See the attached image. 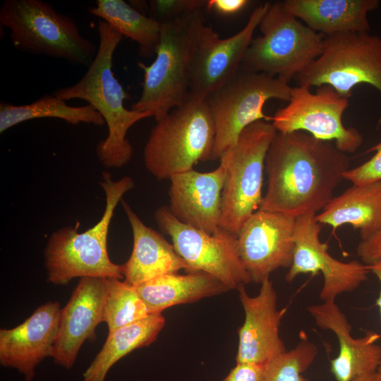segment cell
<instances>
[{
    "instance_id": "cell-11",
    "label": "cell",
    "mask_w": 381,
    "mask_h": 381,
    "mask_svg": "<svg viewBox=\"0 0 381 381\" xmlns=\"http://www.w3.org/2000/svg\"><path fill=\"white\" fill-rule=\"evenodd\" d=\"M155 219L186 262V272H203L222 282L229 290L251 282L241 260L237 236L219 228L208 234L176 218L168 206L159 207Z\"/></svg>"
},
{
    "instance_id": "cell-17",
    "label": "cell",
    "mask_w": 381,
    "mask_h": 381,
    "mask_svg": "<svg viewBox=\"0 0 381 381\" xmlns=\"http://www.w3.org/2000/svg\"><path fill=\"white\" fill-rule=\"evenodd\" d=\"M259 293L250 296L245 286L237 290L245 313L238 331L236 363L268 365L286 349L279 335L284 310L277 307V296L270 278L260 284Z\"/></svg>"
},
{
    "instance_id": "cell-35",
    "label": "cell",
    "mask_w": 381,
    "mask_h": 381,
    "mask_svg": "<svg viewBox=\"0 0 381 381\" xmlns=\"http://www.w3.org/2000/svg\"><path fill=\"white\" fill-rule=\"evenodd\" d=\"M369 267H370V272L375 274V275L377 277L380 283V291L379 293L378 298L377 299L376 304L379 308L380 318H381V260L373 263L372 265H370ZM377 371L381 373V363L380 364Z\"/></svg>"
},
{
    "instance_id": "cell-30",
    "label": "cell",
    "mask_w": 381,
    "mask_h": 381,
    "mask_svg": "<svg viewBox=\"0 0 381 381\" xmlns=\"http://www.w3.org/2000/svg\"><path fill=\"white\" fill-rule=\"evenodd\" d=\"M202 0H152L150 1V18L159 23L180 16L186 13L206 6Z\"/></svg>"
},
{
    "instance_id": "cell-26",
    "label": "cell",
    "mask_w": 381,
    "mask_h": 381,
    "mask_svg": "<svg viewBox=\"0 0 381 381\" xmlns=\"http://www.w3.org/2000/svg\"><path fill=\"white\" fill-rule=\"evenodd\" d=\"M56 118L75 126L79 123L103 126L102 115L90 104L72 107L54 95L46 94L35 102L16 105L6 102L0 103V133L34 119Z\"/></svg>"
},
{
    "instance_id": "cell-33",
    "label": "cell",
    "mask_w": 381,
    "mask_h": 381,
    "mask_svg": "<svg viewBox=\"0 0 381 381\" xmlns=\"http://www.w3.org/2000/svg\"><path fill=\"white\" fill-rule=\"evenodd\" d=\"M357 254L368 265L381 260V229L368 239L360 241Z\"/></svg>"
},
{
    "instance_id": "cell-6",
    "label": "cell",
    "mask_w": 381,
    "mask_h": 381,
    "mask_svg": "<svg viewBox=\"0 0 381 381\" xmlns=\"http://www.w3.org/2000/svg\"><path fill=\"white\" fill-rule=\"evenodd\" d=\"M0 25L9 29L13 47L29 54L88 68L97 52L72 18L41 0H5Z\"/></svg>"
},
{
    "instance_id": "cell-14",
    "label": "cell",
    "mask_w": 381,
    "mask_h": 381,
    "mask_svg": "<svg viewBox=\"0 0 381 381\" xmlns=\"http://www.w3.org/2000/svg\"><path fill=\"white\" fill-rule=\"evenodd\" d=\"M270 4L255 8L245 26L227 38L221 39L205 24L201 27L190 66V93L205 99L236 73Z\"/></svg>"
},
{
    "instance_id": "cell-29",
    "label": "cell",
    "mask_w": 381,
    "mask_h": 381,
    "mask_svg": "<svg viewBox=\"0 0 381 381\" xmlns=\"http://www.w3.org/2000/svg\"><path fill=\"white\" fill-rule=\"evenodd\" d=\"M317 354V346L303 336L295 348L286 350L267 365L264 381H309L303 373Z\"/></svg>"
},
{
    "instance_id": "cell-16",
    "label": "cell",
    "mask_w": 381,
    "mask_h": 381,
    "mask_svg": "<svg viewBox=\"0 0 381 381\" xmlns=\"http://www.w3.org/2000/svg\"><path fill=\"white\" fill-rule=\"evenodd\" d=\"M229 162V152L212 171L190 169L173 175L169 190L171 214L181 222L208 234L220 228L222 195Z\"/></svg>"
},
{
    "instance_id": "cell-2",
    "label": "cell",
    "mask_w": 381,
    "mask_h": 381,
    "mask_svg": "<svg viewBox=\"0 0 381 381\" xmlns=\"http://www.w3.org/2000/svg\"><path fill=\"white\" fill-rule=\"evenodd\" d=\"M97 31V52L85 73L75 84L58 88L53 95L65 101L85 100L102 115L108 127V135L97 145V157L107 168H120L131 161L133 153L126 138L129 129L137 122L153 116L150 112L124 107L128 94L112 70L113 56L123 36L103 20H99Z\"/></svg>"
},
{
    "instance_id": "cell-15",
    "label": "cell",
    "mask_w": 381,
    "mask_h": 381,
    "mask_svg": "<svg viewBox=\"0 0 381 381\" xmlns=\"http://www.w3.org/2000/svg\"><path fill=\"white\" fill-rule=\"evenodd\" d=\"M296 218L258 210L237 235L239 254L251 282L261 284L279 268L290 267Z\"/></svg>"
},
{
    "instance_id": "cell-8",
    "label": "cell",
    "mask_w": 381,
    "mask_h": 381,
    "mask_svg": "<svg viewBox=\"0 0 381 381\" xmlns=\"http://www.w3.org/2000/svg\"><path fill=\"white\" fill-rule=\"evenodd\" d=\"M289 83L264 73L241 68L226 83L205 97L215 136L210 161L219 159L236 144L240 134L258 121H272L263 107L272 99L289 101Z\"/></svg>"
},
{
    "instance_id": "cell-34",
    "label": "cell",
    "mask_w": 381,
    "mask_h": 381,
    "mask_svg": "<svg viewBox=\"0 0 381 381\" xmlns=\"http://www.w3.org/2000/svg\"><path fill=\"white\" fill-rule=\"evenodd\" d=\"M249 2L248 0H210L206 8L223 15H231L243 10Z\"/></svg>"
},
{
    "instance_id": "cell-20",
    "label": "cell",
    "mask_w": 381,
    "mask_h": 381,
    "mask_svg": "<svg viewBox=\"0 0 381 381\" xmlns=\"http://www.w3.org/2000/svg\"><path fill=\"white\" fill-rule=\"evenodd\" d=\"M320 328L332 331L338 339L339 349L330 361V370L336 381H353L377 371L381 363V346L376 344L380 335L368 332L353 338L351 325L336 304L335 300L323 301L307 308Z\"/></svg>"
},
{
    "instance_id": "cell-12",
    "label": "cell",
    "mask_w": 381,
    "mask_h": 381,
    "mask_svg": "<svg viewBox=\"0 0 381 381\" xmlns=\"http://www.w3.org/2000/svg\"><path fill=\"white\" fill-rule=\"evenodd\" d=\"M349 105V98L339 95L328 85L318 87H292L288 104L272 116V123L280 133L303 131L315 138L329 142L344 153L355 152L363 143V135L353 127H346L343 115Z\"/></svg>"
},
{
    "instance_id": "cell-32",
    "label": "cell",
    "mask_w": 381,
    "mask_h": 381,
    "mask_svg": "<svg viewBox=\"0 0 381 381\" xmlns=\"http://www.w3.org/2000/svg\"><path fill=\"white\" fill-rule=\"evenodd\" d=\"M267 365L236 363L222 381H264Z\"/></svg>"
},
{
    "instance_id": "cell-21",
    "label": "cell",
    "mask_w": 381,
    "mask_h": 381,
    "mask_svg": "<svg viewBox=\"0 0 381 381\" xmlns=\"http://www.w3.org/2000/svg\"><path fill=\"white\" fill-rule=\"evenodd\" d=\"M122 206L133 234V250L123 265L125 281L133 286L181 270L187 265L162 234L145 225L123 200Z\"/></svg>"
},
{
    "instance_id": "cell-22",
    "label": "cell",
    "mask_w": 381,
    "mask_h": 381,
    "mask_svg": "<svg viewBox=\"0 0 381 381\" xmlns=\"http://www.w3.org/2000/svg\"><path fill=\"white\" fill-rule=\"evenodd\" d=\"M285 8L313 30L325 37L369 32L368 13L378 0H285Z\"/></svg>"
},
{
    "instance_id": "cell-28",
    "label": "cell",
    "mask_w": 381,
    "mask_h": 381,
    "mask_svg": "<svg viewBox=\"0 0 381 381\" xmlns=\"http://www.w3.org/2000/svg\"><path fill=\"white\" fill-rule=\"evenodd\" d=\"M118 278H107L103 322L109 332L147 318L150 313L135 286Z\"/></svg>"
},
{
    "instance_id": "cell-24",
    "label": "cell",
    "mask_w": 381,
    "mask_h": 381,
    "mask_svg": "<svg viewBox=\"0 0 381 381\" xmlns=\"http://www.w3.org/2000/svg\"><path fill=\"white\" fill-rule=\"evenodd\" d=\"M135 289L150 314L193 303L229 289L219 279L203 272L169 273L138 284Z\"/></svg>"
},
{
    "instance_id": "cell-25",
    "label": "cell",
    "mask_w": 381,
    "mask_h": 381,
    "mask_svg": "<svg viewBox=\"0 0 381 381\" xmlns=\"http://www.w3.org/2000/svg\"><path fill=\"white\" fill-rule=\"evenodd\" d=\"M164 325L162 313H152L109 332L102 348L84 372L83 381H105L109 370L118 361L136 349L151 344Z\"/></svg>"
},
{
    "instance_id": "cell-9",
    "label": "cell",
    "mask_w": 381,
    "mask_h": 381,
    "mask_svg": "<svg viewBox=\"0 0 381 381\" xmlns=\"http://www.w3.org/2000/svg\"><path fill=\"white\" fill-rule=\"evenodd\" d=\"M277 132L272 123L256 121L242 131L228 150L220 227L236 236L260 207L266 156Z\"/></svg>"
},
{
    "instance_id": "cell-1",
    "label": "cell",
    "mask_w": 381,
    "mask_h": 381,
    "mask_svg": "<svg viewBox=\"0 0 381 381\" xmlns=\"http://www.w3.org/2000/svg\"><path fill=\"white\" fill-rule=\"evenodd\" d=\"M349 169L346 153L330 142L303 131L277 132L266 156L267 187L259 210L295 218L317 214Z\"/></svg>"
},
{
    "instance_id": "cell-5",
    "label": "cell",
    "mask_w": 381,
    "mask_h": 381,
    "mask_svg": "<svg viewBox=\"0 0 381 381\" xmlns=\"http://www.w3.org/2000/svg\"><path fill=\"white\" fill-rule=\"evenodd\" d=\"M156 122L143 150L145 168L156 179L169 180L210 161L215 128L204 98L190 92L181 106Z\"/></svg>"
},
{
    "instance_id": "cell-4",
    "label": "cell",
    "mask_w": 381,
    "mask_h": 381,
    "mask_svg": "<svg viewBox=\"0 0 381 381\" xmlns=\"http://www.w3.org/2000/svg\"><path fill=\"white\" fill-rule=\"evenodd\" d=\"M204 24L202 8L161 23L155 59L150 65L138 63L144 72L143 90L131 109L150 112L157 121L186 100L191 61Z\"/></svg>"
},
{
    "instance_id": "cell-36",
    "label": "cell",
    "mask_w": 381,
    "mask_h": 381,
    "mask_svg": "<svg viewBox=\"0 0 381 381\" xmlns=\"http://www.w3.org/2000/svg\"><path fill=\"white\" fill-rule=\"evenodd\" d=\"M353 381H381V373L378 371H375L361 375Z\"/></svg>"
},
{
    "instance_id": "cell-18",
    "label": "cell",
    "mask_w": 381,
    "mask_h": 381,
    "mask_svg": "<svg viewBox=\"0 0 381 381\" xmlns=\"http://www.w3.org/2000/svg\"><path fill=\"white\" fill-rule=\"evenodd\" d=\"M107 278L83 277L61 309L57 337L51 356L58 365L71 369L87 339L95 338L103 322Z\"/></svg>"
},
{
    "instance_id": "cell-7",
    "label": "cell",
    "mask_w": 381,
    "mask_h": 381,
    "mask_svg": "<svg viewBox=\"0 0 381 381\" xmlns=\"http://www.w3.org/2000/svg\"><path fill=\"white\" fill-rule=\"evenodd\" d=\"M241 68L264 73L288 83L322 54L325 36L291 14L283 1L270 3Z\"/></svg>"
},
{
    "instance_id": "cell-13",
    "label": "cell",
    "mask_w": 381,
    "mask_h": 381,
    "mask_svg": "<svg viewBox=\"0 0 381 381\" xmlns=\"http://www.w3.org/2000/svg\"><path fill=\"white\" fill-rule=\"evenodd\" d=\"M314 214L296 218L292 263L285 276L291 282L302 274L323 277L320 297L323 301L335 300L339 295L357 289L367 279L369 265L357 260L341 262L328 252V246L320 241V224Z\"/></svg>"
},
{
    "instance_id": "cell-10",
    "label": "cell",
    "mask_w": 381,
    "mask_h": 381,
    "mask_svg": "<svg viewBox=\"0 0 381 381\" xmlns=\"http://www.w3.org/2000/svg\"><path fill=\"white\" fill-rule=\"evenodd\" d=\"M308 87L328 85L349 98L359 84H368L381 95V37L369 32L325 37L321 55L296 77Z\"/></svg>"
},
{
    "instance_id": "cell-3",
    "label": "cell",
    "mask_w": 381,
    "mask_h": 381,
    "mask_svg": "<svg viewBox=\"0 0 381 381\" xmlns=\"http://www.w3.org/2000/svg\"><path fill=\"white\" fill-rule=\"evenodd\" d=\"M99 183L106 197L100 220L82 233L68 226L49 237L44 250L48 282L64 285L75 277H123V265L115 264L109 257L107 236L114 211L123 195L133 188L134 181L126 176L114 181L111 174L104 171Z\"/></svg>"
},
{
    "instance_id": "cell-31",
    "label": "cell",
    "mask_w": 381,
    "mask_h": 381,
    "mask_svg": "<svg viewBox=\"0 0 381 381\" xmlns=\"http://www.w3.org/2000/svg\"><path fill=\"white\" fill-rule=\"evenodd\" d=\"M371 151H375V155L362 164L346 171L344 179L350 181L353 185L381 181V141L368 152Z\"/></svg>"
},
{
    "instance_id": "cell-27",
    "label": "cell",
    "mask_w": 381,
    "mask_h": 381,
    "mask_svg": "<svg viewBox=\"0 0 381 381\" xmlns=\"http://www.w3.org/2000/svg\"><path fill=\"white\" fill-rule=\"evenodd\" d=\"M89 12L138 43L139 54L150 57L159 43L161 23L140 13L123 0H97Z\"/></svg>"
},
{
    "instance_id": "cell-19",
    "label": "cell",
    "mask_w": 381,
    "mask_h": 381,
    "mask_svg": "<svg viewBox=\"0 0 381 381\" xmlns=\"http://www.w3.org/2000/svg\"><path fill=\"white\" fill-rule=\"evenodd\" d=\"M61 309L56 301L39 306L20 325L0 329V363L16 369L32 381L36 367L51 356L57 337Z\"/></svg>"
},
{
    "instance_id": "cell-23",
    "label": "cell",
    "mask_w": 381,
    "mask_h": 381,
    "mask_svg": "<svg viewBox=\"0 0 381 381\" xmlns=\"http://www.w3.org/2000/svg\"><path fill=\"white\" fill-rule=\"evenodd\" d=\"M315 218L334 229L351 225L361 240L368 239L381 229V181L352 185L333 197Z\"/></svg>"
}]
</instances>
